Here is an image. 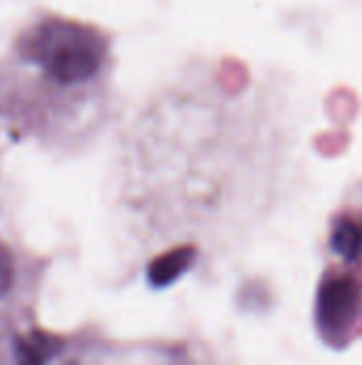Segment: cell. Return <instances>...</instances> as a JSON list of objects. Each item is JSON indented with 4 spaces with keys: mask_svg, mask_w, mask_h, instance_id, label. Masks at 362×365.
Wrapping results in <instances>:
<instances>
[{
    "mask_svg": "<svg viewBox=\"0 0 362 365\" xmlns=\"http://www.w3.org/2000/svg\"><path fill=\"white\" fill-rule=\"evenodd\" d=\"M113 45L98 26L41 13L0 58V120L21 137L70 150L107 122Z\"/></svg>",
    "mask_w": 362,
    "mask_h": 365,
    "instance_id": "6da1fadb",
    "label": "cell"
},
{
    "mask_svg": "<svg viewBox=\"0 0 362 365\" xmlns=\"http://www.w3.org/2000/svg\"><path fill=\"white\" fill-rule=\"evenodd\" d=\"M34 293V265L0 237V325H11Z\"/></svg>",
    "mask_w": 362,
    "mask_h": 365,
    "instance_id": "7a4b0ae2",
    "label": "cell"
},
{
    "mask_svg": "<svg viewBox=\"0 0 362 365\" xmlns=\"http://www.w3.org/2000/svg\"><path fill=\"white\" fill-rule=\"evenodd\" d=\"M361 287L354 278L337 276L320 284L316 299V323L322 334L339 336L344 334L358 314Z\"/></svg>",
    "mask_w": 362,
    "mask_h": 365,
    "instance_id": "3957f363",
    "label": "cell"
},
{
    "mask_svg": "<svg viewBox=\"0 0 362 365\" xmlns=\"http://www.w3.org/2000/svg\"><path fill=\"white\" fill-rule=\"evenodd\" d=\"M60 351H64L62 342L45 331H28L15 338V359L21 364H45Z\"/></svg>",
    "mask_w": 362,
    "mask_h": 365,
    "instance_id": "277c9868",
    "label": "cell"
},
{
    "mask_svg": "<svg viewBox=\"0 0 362 365\" xmlns=\"http://www.w3.org/2000/svg\"><path fill=\"white\" fill-rule=\"evenodd\" d=\"M331 246L344 261L354 263L362 255V227L352 218H337L331 233Z\"/></svg>",
    "mask_w": 362,
    "mask_h": 365,
    "instance_id": "5b68a950",
    "label": "cell"
}]
</instances>
